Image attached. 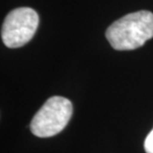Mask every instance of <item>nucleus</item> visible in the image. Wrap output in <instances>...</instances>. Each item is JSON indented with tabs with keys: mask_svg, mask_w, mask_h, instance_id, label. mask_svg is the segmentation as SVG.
I'll return each instance as SVG.
<instances>
[{
	"mask_svg": "<svg viewBox=\"0 0 153 153\" xmlns=\"http://www.w3.org/2000/svg\"><path fill=\"white\" fill-rule=\"evenodd\" d=\"M105 36L114 50L129 51L141 47L153 37V13L141 10L125 15L108 27Z\"/></svg>",
	"mask_w": 153,
	"mask_h": 153,
	"instance_id": "nucleus-1",
	"label": "nucleus"
},
{
	"mask_svg": "<svg viewBox=\"0 0 153 153\" xmlns=\"http://www.w3.org/2000/svg\"><path fill=\"white\" fill-rule=\"evenodd\" d=\"M73 114L71 100L63 97H52L36 112L30 123V129L38 137H51L60 133Z\"/></svg>",
	"mask_w": 153,
	"mask_h": 153,
	"instance_id": "nucleus-2",
	"label": "nucleus"
},
{
	"mask_svg": "<svg viewBox=\"0 0 153 153\" xmlns=\"http://www.w3.org/2000/svg\"><path fill=\"white\" fill-rule=\"evenodd\" d=\"M39 25V16L34 9L20 7L6 16L2 25L1 37L8 48H19L34 37Z\"/></svg>",
	"mask_w": 153,
	"mask_h": 153,
	"instance_id": "nucleus-3",
	"label": "nucleus"
},
{
	"mask_svg": "<svg viewBox=\"0 0 153 153\" xmlns=\"http://www.w3.org/2000/svg\"><path fill=\"white\" fill-rule=\"evenodd\" d=\"M144 149L146 153H153V128L145 138Z\"/></svg>",
	"mask_w": 153,
	"mask_h": 153,
	"instance_id": "nucleus-4",
	"label": "nucleus"
}]
</instances>
